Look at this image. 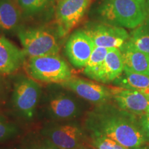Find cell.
I'll list each match as a JSON object with an SVG mask.
<instances>
[{
    "instance_id": "6da1fadb",
    "label": "cell",
    "mask_w": 149,
    "mask_h": 149,
    "mask_svg": "<svg viewBox=\"0 0 149 149\" xmlns=\"http://www.w3.org/2000/svg\"><path fill=\"white\" fill-rule=\"evenodd\" d=\"M85 124L92 137H108L129 149L146 142L134 114L111 104H100L88 113Z\"/></svg>"
},
{
    "instance_id": "7a4b0ae2",
    "label": "cell",
    "mask_w": 149,
    "mask_h": 149,
    "mask_svg": "<svg viewBox=\"0 0 149 149\" xmlns=\"http://www.w3.org/2000/svg\"><path fill=\"white\" fill-rule=\"evenodd\" d=\"M107 24L126 29H136L149 16L146 0H104L99 8Z\"/></svg>"
},
{
    "instance_id": "3957f363",
    "label": "cell",
    "mask_w": 149,
    "mask_h": 149,
    "mask_svg": "<svg viewBox=\"0 0 149 149\" xmlns=\"http://www.w3.org/2000/svg\"><path fill=\"white\" fill-rule=\"evenodd\" d=\"M27 71L33 79L46 83H63L72 78L67 62L58 55L29 57Z\"/></svg>"
},
{
    "instance_id": "277c9868",
    "label": "cell",
    "mask_w": 149,
    "mask_h": 149,
    "mask_svg": "<svg viewBox=\"0 0 149 149\" xmlns=\"http://www.w3.org/2000/svg\"><path fill=\"white\" fill-rule=\"evenodd\" d=\"M25 55L29 57L57 55L60 50L58 37L51 30L44 28H30L19 31Z\"/></svg>"
},
{
    "instance_id": "5b68a950",
    "label": "cell",
    "mask_w": 149,
    "mask_h": 149,
    "mask_svg": "<svg viewBox=\"0 0 149 149\" xmlns=\"http://www.w3.org/2000/svg\"><path fill=\"white\" fill-rule=\"evenodd\" d=\"M91 0H58L55 8V22L59 37L67 36L81 21Z\"/></svg>"
},
{
    "instance_id": "8992f818",
    "label": "cell",
    "mask_w": 149,
    "mask_h": 149,
    "mask_svg": "<svg viewBox=\"0 0 149 149\" xmlns=\"http://www.w3.org/2000/svg\"><path fill=\"white\" fill-rule=\"evenodd\" d=\"M41 88L35 80L21 77L16 81L12 95L14 109L22 117L31 119L40 98Z\"/></svg>"
},
{
    "instance_id": "52a82bcc",
    "label": "cell",
    "mask_w": 149,
    "mask_h": 149,
    "mask_svg": "<svg viewBox=\"0 0 149 149\" xmlns=\"http://www.w3.org/2000/svg\"><path fill=\"white\" fill-rule=\"evenodd\" d=\"M42 133L47 141L59 149H75L82 146L84 140V132L74 124L47 126Z\"/></svg>"
},
{
    "instance_id": "ba28073f",
    "label": "cell",
    "mask_w": 149,
    "mask_h": 149,
    "mask_svg": "<svg viewBox=\"0 0 149 149\" xmlns=\"http://www.w3.org/2000/svg\"><path fill=\"white\" fill-rule=\"evenodd\" d=\"M95 46L106 48H120L129 40L124 28L104 23L94 24L84 30Z\"/></svg>"
},
{
    "instance_id": "9c48e42d",
    "label": "cell",
    "mask_w": 149,
    "mask_h": 149,
    "mask_svg": "<svg viewBox=\"0 0 149 149\" xmlns=\"http://www.w3.org/2000/svg\"><path fill=\"white\" fill-rule=\"evenodd\" d=\"M95 46L84 30H77L68 37L65 52L72 66L84 68Z\"/></svg>"
},
{
    "instance_id": "30bf717a",
    "label": "cell",
    "mask_w": 149,
    "mask_h": 149,
    "mask_svg": "<svg viewBox=\"0 0 149 149\" xmlns=\"http://www.w3.org/2000/svg\"><path fill=\"white\" fill-rule=\"evenodd\" d=\"M61 84L80 97L98 105L107 103L112 99L110 88L81 78L72 77Z\"/></svg>"
},
{
    "instance_id": "8fae6325",
    "label": "cell",
    "mask_w": 149,
    "mask_h": 149,
    "mask_svg": "<svg viewBox=\"0 0 149 149\" xmlns=\"http://www.w3.org/2000/svg\"><path fill=\"white\" fill-rule=\"evenodd\" d=\"M112 98L120 109L134 115H144L149 110V96L137 90L110 88Z\"/></svg>"
},
{
    "instance_id": "7c38bea8",
    "label": "cell",
    "mask_w": 149,
    "mask_h": 149,
    "mask_svg": "<svg viewBox=\"0 0 149 149\" xmlns=\"http://www.w3.org/2000/svg\"><path fill=\"white\" fill-rule=\"evenodd\" d=\"M124 70V64L122 53L119 48L109 49L104 62L90 78L109 84L113 82Z\"/></svg>"
},
{
    "instance_id": "4fadbf2b",
    "label": "cell",
    "mask_w": 149,
    "mask_h": 149,
    "mask_svg": "<svg viewBox=\"0 0 149 149\" xmlns=\"http://www.w3.org/2000/svg\"><path fill=\"white\" fill-rule=\"evenodd\" d=\"M46 109L49 116L55 120H72L81 112L77 100L65 94L51 97L46 104Z\"/></svg>"
},
{
    "instance_id": "5bb4252c",
    "label": "cell",
    "mask_w": 149,
    "mask_h": 149,
    "mask_svg": "<svg viewBox=\"0 0 149 149\" xmlns=\"http://www.w3.org/2000/svg\"><path fill=\"white\" fill-rule=\"evenodd\" d=\"M25 59L24 51L10 41L0 37V74H9L16 72Z\"/></svg>"
},
{
    "instance_id": "9a60e30c",
    "label": "cell",
    "mask_w": 149,
    "mask_h": 149,
    "mask_svg": "<svg viewBox=\"0 0 149 149\" xmlns=\"http://www.w3.org/2000/svg\"><path fill=\"white\" fill-rule=\"evenodd\" d=\"M124 69L149 76V55L137 49L128 40L120 48Z\"/></svg>"
},
{
    "instance_id": "2e32d148",
    "label": "cell",
    "mask_w": 149,
    "mask_h": 149,
    "mask_svg": "<svg viewBox=\"0 0 149 149\" xmlns=\"http://www.w3.org/2000/svg\"><path fill=\"white\" fill-rule=\"evenodd\" d=\"M113 84L120 88L141 91L149 88V76L124 69Z\"/></svg>"
},
{
    "instance_id": "e0dca14e",
    "label": "cell",
    "mask_w": 149,
    "mask_h": 149,
    "mask_svg": "<svg viewBox=\"0 0 149 149\" xmlns=\"http://www.w3.org/2000/svg\"><path fill=\"white\" fill-rule=\"evenodd\" d=\"M20 14L12 0H0V29L11 31L17 26Z\"/></svg>"
},
{
    "instance_id": "ac0fdd59",
    "label": "cell",
    "mask_w": 149,
    "mask_h": 149,
    "mask_svg": "<svg viewBox=\"0 0 149 149\" xmlns=\"http://www.w3.org/2000/svg\"><path fill=\"white\" fill-rule=\"evenodd\" d=\"M128 40L137 49L149 55V16L135 29Z\"/></svg>"
},
{
    "instance_id": "d6986e66",
    "label": "cell",
    "mask_w": 149,
    "mask_h": 149,
    "mask_svg": "<svg viewBox=\"0 0 149 149\" xmlns=\"http://www.w3.org/2000/svg\"><path fill=\"white\" fill-rule=\"evenodd\" d=\"M109 51V48L98 47V46L95 47L84 69V72L86 75L89 77L93 75V74L100 68L104 62Z\"/></svg>"
},
{
    "instance_id": "ffe728a7",
    "label": "cell",
    "mask_w": 149,
    "mask_h": 149,
    "mask_svg": "<svg viewBox=\"0 0 149 149\" xmlns=\"http://www.w3.org/2000/svg\"><path fill=\"white\" fill-rule=\"evenodd\" d=\"M18 4L26 15L40 13L51 4L53 0H17Z\"/></svg>"
},
{
    "instance_id": "44dd1931",
    "label": "cell",
    "mask_w": 149,
    "mask_h": 149,
    "mask_svg": "<svg viewBox=\"0 0 149 149\" xmlns=\"http://www.w3.org/2000/svg\"><path fill=\"white\" fill-rule=\"evenodd\" d=\"M19 129L15 124L8 122L0 115V141L10 139L17 135Z\"/></svg>"
},
{
    "instance_id": "7402d4cb",
    "label": "cell",
    "mask_w": 149,
    "mask_h": 149,
    "mask_svg": "<svg viewBox=\"0 0 149 149\" xmlns=\"http://www.w3.org/2000/svg\"><path fill=\"white\" fill-rule=\"evenodd\" d=\"M93 144L96 149H129L113 139L105 137H92Z\"/></svg>"
},
{
    "instance_id": "603a6c76",
    "label": "cell",
    "mask_w": 149,
    "mask_h": 149,
    "mask_svg": "<svg viewBox=\"0 0 149 149\" xmlns=\"http://www.w3.org/2000/svg\"><path fill=\"white\" fill-rule=\"evenodd\" d=\"M140 126L145 137L149 140V113L143 115L140 121Z\"/></svg>"
},
{
    "instance_id": "cb8c5ba5",
    "label": "cell",
    "mask_w": 149,
    "mask_h": 149,
    "mask_svg": "<svg viewBox=\"0 0 149 149\" xmlns=\"http://www.w3.org/2000/svg\"><path fill=\"white\" fill-rule=\"evenodd\" d=\"M33 149H59V148H57L55 146H54V145L51 144L50 142L47 141V142L45 143V144L40 145V146L35 147V148Z\"/></svg>"
},
{
    "instance_id": "d4e9b609",
    "label": "cell",
    "mask_w": 149,
    "mask_h": 149,
    "mask_svg": "<svg viewBox=\"0 0 149 149\" xmlns=\"http://www.w3.org/2000/svg\"><path fill=\"white\" fill-rule=\"evenodd\" d=\"M140 92L144 93V94L147 95L149 96V88H147L146 89H144V90H141V91H139Z\"/></svg>"
},
{
    "instance_id": "484cf974",
    "label": "cell",
    "mask_w": 149,
    "mask_h": 149,
    "mask_svg": "<svg viewBox=\"0 0 149 149\" xmlns=\"http://www.w3.org/2000/svg\"><path fill=\"white\" fill-rule=\"evenodd\" d=\"M75 149H91V148H86V147L84 146H83V145H82V146H81L78 147V148H75Z\"/></svg>"
},
{
    "instance_id": "4316f807",
    "label": "cell",
    "mask_w": 149,
    "mask_h": 149,
    "mask_svg": "<svg viewBox=\"0 0 149 149\" xmlns=\"http://www.w3.org/2000/svg\"><path fill=\"white\" fill-rule=\"evenodd\" d=\"M1 88H2V81H1V79L0 77V92L1 91Z\"/></svg>"
},
{
    "instance_id": "83f0119b",
    "label": "cell",
    "mask_w": 149,
    "mask_h": 149,
    "mask_svg": "<svg viewBox=\"0 0 149 149\" xmlns=\"http://www.w3.org/2000/svg\"><path fill=\"white\" fill-rule=\"evenodd\" d=\"M146 1H147V3H148V5L149 6V0H146Z\"/></svg>"
},
{
    "instance_id": "f1b7e54d",
    "label": "cell",
    "mask_w": 149,
    "mask_h": 149,
    "mask_svg": "<svg viewBox=\"0 0 149 149\" xmlns=\"http://www.w3.org/2000/svg\"><path fill=\"white\" fill-rule=\"evenodd\" d=\"M148 113H149V110H148Z\"/></svg>"
}]
</instances>
